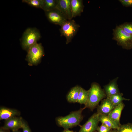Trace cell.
Wrapping results in <instances>:
<instances>
[{
  "label": "cell",
  "mask_w": 132,
  "mask_h": 132,
  "mask_svg": "<svg viewBox=\"0 0 132 132\" xmlns=\"http://www.w3.org/2000/svg\"><path fill=\"white\" fill-rule=\"evenodd\" d=\"M85 109L84 107L81 108L78 110L71 112L65 116L56 117L55 121L57 124L59 126L63 128L64 130L79 125L83 119L82 112Z\"/></svg>",
  "instance_id": "cell-1"
},
{
  "label": "cell",
  "mask_w": 132,
  "mask_h": 132,
  "mask_svg": "<svg viewBox=\"0 0 132 132\" xmlns=\"http://www.w3.org/2000/svg\"><path fill=\"white\" fill-rule=\"evenodd\" d=\"M88 91V101L84 107L88 108L92 111L97 107L99 103L107 97L104 90L96 83L91 84Z\"/></svg>",
  "instance_id": "cell-2"
},
{
  "label": "cell",
  "mask_w": 132,
  "mask_h": 132,
  "mask_svg": "<svg viewBox=\"0 0 132 132\" xmlns=\"http://www.w3.org/2000/svg\"><path fill=\"white\" fill-rule=\"evenodd\" d=\"M39 30L35 28H28L24 32L21 39L22 48L27 51L32 45L37 43L41 38Z\"/></svg>",
  "instance_id": "cell-3"
},
{
  "label": "cell",
  "mask_w": 132,
  "mask_h": 132,
  "mask_svg": "<svg viewBox=\"0 0 132 132\" xmlns=\"http://www.w3.org/2000/svg\"><path fill=\"white\" fill-rule=\"evenodd\" d=\"M113 35L112 39L118 45L126 49H132V35L125 32L119 26L113 30Z\"/></svg>",
  "instance_id": "cell-4"
},
{
  "label": "cell",
  "mask_w": 132,
  "mask_h": 132,
  "mask_svg": "<svg viewBox=\"0 0 132 132\" xmlns=\"http://www.w3.org/2000/svg\"><path fill=\"white\" fill-rule=\"evenodd\" d=\"M80 27L73 19L67 20L61 26L60 29L61 36L65 37L66 44L71 41Z\"/></svg>",
  "instance_id": "cell-5"
},
{
  "label": "cell",
  "mask_w": 132,
  "mask_h": 132,
  "mask_svg": "<svg viewBox=\"0 0 132 132\" xmlns=\"http://www.w3.org/2000/svg\"><path fill=\"white\" fill-rule=\"evenodd\" d=\"M27 59L31 65H36L40 62L44 55V51L41 43H36L28 50Z\"/></svg>",
  "instance_id": "cell-6"
},
{
  "label": "cell",
  "mask_w": 132,
  "mask_h": 132,
  "mask_svg": "<svg viewBox=\"0 0 132 132\" xmlns=\"http://www.w3.org/2000/svg\"><path fill=\"white\" fill-rule=\"evenodd\" d=\"M45 13L47 18L50 22L61 26L68 20L56 9L45 12Z\"/></svg>",
  "instance_id": "cell-7"
},
{
  "label": "cell",
  "mask_w": 132,
  "mask_h": 132,
  "mask_svg": "<svg viewBox=\"0 0 132 132\" xmlns=\"http://www.w3.org/2000/svg\"><path fill=\"white\" fill-rule=\"evenodd\" d=\"M99 122L98 114L95 113L81 126L78 132H95L97 131Z\"/></svg>",
  "instance_id": "cell-8"
},
{
  "label": "cell",
  "mask_w": 132,
  "mask_h": 132,
  "mask_svg": "<svg viewBox=\"0 0 132 132\" xmlns=\"http://www.w3.org/2000/svg\"><path fill=\"white\" fill-rule=\"evenodd\" d=\"M56 9L58 10L67 20L72 19L73 17L71 0H57Z\"/></svg>",
  "instance_id": "cell-9"
},
{
  "label": "cell",
  "mask_w": 132,
  "mask_h": 132,
  "mask_svg": "<svg viewBox=\"0 0 132 132\" xmlns=\"http://www.w3.org/2000/svg\"><path fill=\"white\" fill-rule=\"evenodd\" d=\"M23 124V119L20 117L15 116L5 120L4 128L11 130L12 131L18 130L22 128Z\"/></svg>",
  "instance_id": "cell-10"
},
{
  "label": "cell",
  "mask_w": 132,
  "mask_h": 132,
  "mask_svg": "<svg viewBox=\"0 0 132 132\" xmlns=\"http://www.w3.org/2000/svg\"><path fill=\"white\" fill-rule=\"evenodd\" d=\"M116 106L106 97L103 99L100 104L97 106L96 113L98 114L108 116Z\"/></svg>",
  "instance_id": "cell-11"
},
{
  "label": "cell",
  "mask_w": 132,
  "mask_h": 132,
  "mask_svg": "<svg viewBox=\"0 0 132 132\" xmlns=\"http://www.w3.org/2000/svg\"><path fill=\"white\" fill-rule=\"evenodd\" d=\"M125 105L123 102L116 106L108 116L113 122L119 127L121 125L120 120L122 112Z\"/></svg>",
  "instance_id": "cell-12"
},
{
  "label": "cell",
  "mask_w": 132,
  "mask_h": 132,
  "mask_svg": "<svg viewBox=\"0 0 132 132\" xmlns=\"http://www.w3.org/2000/svg\"><path fill=\"white\" fill-rule=\"evenodd\" d=\"M20 114V112L14 109L10 108L4 107L0 108V120H7L11 118L18 116Z\"/></svg>",
  "instance_id": "cell-13"
},
{
  "label": "cell",
  "mask_w": 132,
  "mask_h": 132,
  "mask_svg": "<svg viewBox=\"0 0 132 132\" xmlns=\"http://www.w3.org/2000/svg\"><path fill=\"white\" fill-rule=\"evenodd\" d=\"M118 77L111 81L104 86V90L106 96L108 97L120 93L117 83Z\"/></svg>",
  "instance_id": "cell-14"
},
{
  "label": "cell",
  "mask_w": 132,
  "mask_h": 132,
  "mask_svg": "<svg viewBox=\"0 0 132 132\" xmlns=\"http://www.w3.org/2000/svg\"><path fill=\"white\" fill-rule=\"evenodd\" d=\"M73 18L80 16L83 11L84 5L82 0H71Z\"/></svg>",
  "instance_id": "cell-15"
},
{
  "label": "cell",
  "mask_w": 132,
  "mask_h": 132,
  "mask_svg": "<svg viewBox=\"0 0 132 132\" xmlns=\"http://www.w3.org/2000/svg\"><path fill=\"white\" fill-rule=\"evenodd\" d=\"M81 87L78 85H76L71 89L66 96L68 102L73 103H77Z\"/></svg>",
  "instance_id": "cell-16"
},
{
  "label": "cell",
  "mask_w": 132,
  "mask_h": 132,
  "mask_svg": "<svg viewBox=\"0 0 132 132\" xmlns=\"http://www.w3.org/2000/svg\"><path fill=\"white\" fill-rule=\"evenodd\" d=\"M99 122L110 129H117L119 127L114 123L108 116L98 114Z\"/></svg>",
  "instance_id": "cell-17"
},
{
  "label": "cell",
  "mask_w": 132,
  "mask_h": 132,
  "mask_svg": "<svg viewBox=\"0 0 132 132\" xmlns=\"http://www.w3.org/2000/svg\"><path fill=\"white\" fill-rule=\"evenodd\" d=\"M57 0H43L42 9L45 12L49 11L56 9Z\"/></svg>",
  "instance_id": "cell-18"
},
{
  "label": "cell",
  "mask_w": 132,
  "mask_h": 132,
  "mask_svg": "<svg viewBox=\"0 0 132 132\" xmlns=\"http://www.w3.org/2000/svg\"><path fill=\"white\" fill-rule=\"evenodd\" d=\"M123 94L119 93L107 97L112 103L115 106L118 105L124 100L129 101V99L123 97Z\"/></svg>",
  "instance_id": "cell-19"
},
{
  "label": "cell",
  "mask_w": 132,
  "mask_h": 132,
  "mask_svg": "<svg viewBox=\"0 0 132 132\" xmlns=\"http://www.w3.org/2000/svg\"><path fill=\"white\" fill-rule=\"evenodd\" d=\"M88 90H87L81 87L77 99V103L85 106L87 102L88 97Z\"/></svg>",
  "instance_id": "cell-20"
},
{
  "label": "cell",
  "mask_w": 132,
  "mask_h": 132,
  "mask_svg": "<svg viewBox=\"0 0 132 132\" xmlns=\"http://www.w3.org/2000/svg\"><path fill=\"white\" fill-rule=\"evenodd\" d=\"M22 1L32 6L41 9L43 0H23Z\"/></svg>",
  "instance_id": "cell-21"
},
{
  "label": "cell",
  "mask_w": 132,
  "mask_h": 132,
  "mask_svg": "<svg viewBox=\"0 0 132 132\" xmlns=\"http://www.w3.org/2000/svg\"><path fill=\"white\" fill-rule=\"evenodd\" d=\"M117 132H132V124H121L117 129Z\"/></svg>",
  "instance_id": "cell-22"
},
{
  "label": "cell",
  "mask_w": 132,
  "mask_h": 132,
  "mask_svg": "<svg viewBox=\"0 0 132 132\" xmlns=\"http://www.w3.org/2000/svg\"><path fill=\"white\" fill-rule=\"evenodd\" d=\"M119 26L125 32L132 35V22H125Z\"/></svg>",
  "instance_id": "cell-23"
},
{
  "label": "cell",
  "mask_w": 132,
  "mask_h": 132,
  "mask_svg": "<svg viewBox=\"0 0 132 132\" xmlns=\"http://www.w3.org/2000/svg\"><path fill=\"white\" fill-rule=\"evenodd\" d=\"M112 130L102 124L100 126H98L96 131L97 132H110Z\"/></svg>",
  "instance_id": "cell-24"
},
{
  "label": "cell",
  "mask_w": 132,
  "mask_h": 132,
  "mask_svg": "<svg viewBox=\"0 0 132 132\" xmlns=\"http://www.w3.org/2000/svg\"><path fill=\"white\" fill-rule=\"evenodd\" d=\"M119 1L124 6L132 7V0H119Z\"/></svg>",
  "instance_id": "cell-25"
},
{
  "label": "cell",
  "mask_w": 132,
  "mask_h": 132,
  "mask_svg": "<svg viewBox=\"0 0 132 132\" xmlns=\"http://www.w3.org/2000/svg\"><path fill=\"white\" fill-rule=\"evenodd\" d=\"M22 129L23 130V132H31V130L27 123L23 120Z\"/></svg>",
  "instance_id": "cell-26"
},
{
  "label": "cell",
  "mask_w": 132,
  "mask_h": 132,
  "mask_svg": "<svg viewBox=\"0 0 132 132\" xmlns=\"http://www.w3.org/2000/svg\"><path fill=\"white\" fill-rule=\"evenodd\" d=\"M0 132H10V130L1 127L0 128Z\"/></svg>",
  "instance_id": "cell-27"
},
{
  "label": "cell",
  "mask_w": 132,
  "mask_h": 132,
  "mask_svg": "<svg viewBox=\"0 0 132 132\" xmlns=\"http://www.w3.org/2000/svg\"><path fill=\"white\" fill-rule=\"evenodd\" d=\"M65 130L66 132H74L70 130L69 129H66Z\"/></svg>",
  "instance_id": "cell-28"
},
{
  "label": "cell",
  "mask_w": 132,
  "mask_h": 132,
  "mask_svg": "<svg viewBox=\"0 0 132 132\" xmlns=\"http://www.w3.org/2000/svg\"><path fill=\"white\" fill-rule=\"evenodd\" d=\"M110 132H117V129H112Z\"/></svg>",
  "instance_id": "cell-29"
},
{
  "label": "cell",
  "mask_w": 132,
  "mask_h": 132,
  "mask_svg": "<svg viewBox=\"0 0 132 132\" xmlns=\"http://www.w3.org/2000/svg\"><path fill=\"white\" fill-rule=\"evenodd\" d=\"M12 132H21L18 130H17L12 131Z\"/></svg>",
  "instance_id": "cell-30"
},
{
  "label": "cell",
  "mask_w": 132,
  "mask_h": 132,
  "mask_svg": "<svg viewBox=\"0 0 132 132\" xmlns=\"http://www.w3.org/2000/svg\"><path fill=\"white\" fill-rule=\"evenodd\" d=\"M62 132H66V131H65V130H64V131H63Z\"/></svg>",
  "instance_id": "cell-31"
},
{
  "label": "cell",
  "mask_w": 132,
  "mask_h": 132,
  "mask_svg": "<svg viewBox=\"0 0 132 132\" xmlns=\"http://www.w3.org/2000/svg\"><path fill=\"white\" fill-rule=\"evenodd\" d=\"M95 132H97V131H95Z\"/></svg>",
  "instance_id": "cell-32"
}]
</instances>
